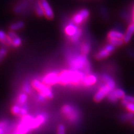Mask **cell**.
<instances>
[{
  "instance_id": "6da1fadb",
  "label": "cell",
  "mask_w": 134,
  "mask_h": 134,
  "mask_svg": "<svg viewBox=\"0 0 134 134\" xmlns=\"http://www.w3.org/2000/svg\"><path fill=\"white\" fill-rule=\"evenodd\" d=\"M67 62L70 69L83 72L85 75L92 73V65L88 57L81 53H70L67 57Z\"/></svg>"
},
{
  "instance_id": "7a4b0ae2",
  "label": "cell",
  "mask_w": 134,
  "mask_h": 134,
  "mask_svg": "<svg viewBox=\"0 0 134 134\" xmlns=\"http://www.w3.org/2000/svg\"><path fill=\"white\" fill-rule=\"evenodd\" d=\"M86 75L81 71L75 70H65L59 75L60 84L62 85H82V82Z\"/></svg>"
},
{
  "instance_id": "3957f363",
  "label": "cell",
  "mask_w": 134,
  "mask_h": 134,
  "mask_svg": "<svg viewBox=\"0 0 134 134\" xmlns=\"http://www.w3.org/2000/svg\"><path fill=\"white\" fill-rule=\"evenodd\" d=\"M61 112L65 115L68 122L71 124H78L81 119V113L76 105L66 104L61 109Z\"/></svg>"
},
{
  "instance_id": "277c9868",
  "label": "cell",
  "mask_w": 134,
  "mask_h": 134,
  "mask_svg": "<svg viewBox=\"0 0 134 134\" xmlns=\"http://www.w3.org/2000/svg\"><path fill=\"white\" fill-rule=\"evenodd\" d=\"M32 88L36 90L38 93H41L45 96L48 99H52L53 98V93L50 87L47 86L41 81L38 80H34L31 83Z\"/></svg>"
},
{
  "instance_id": "5b68a950",
  "label": "cell",
  "mask_w": 134,
  "mask_h": 134,
  "mask_svg": "<svg viewBox=\"0 0 134 134\" xmlns=\"http://www.w3.org/2000/svg\"><path fill=\"white\" fill-rule=\"evenodd\" d=\"M116 48L113 45L107 43L101 48H100L99 50L94 55L95 59L96 60H102L108 58L110 55L114 52Z\"/></svg>"
},
{
  "instance_id": "8992f818",
  "label": "cell",
  "mask_w": 134,
  "mask_h": 134,
  "mask_svg": "<svg viewBox=\"0 0 134 134\" xmlns=\"http://www.w3.org/2000/svg\"><path fill=\"white\" fill-rule=\"evenodd\" d=\"M125 96H126V93H125L124 90L121 88L117 87L115 90L110 91L106 98L109 103L115 104L117 103L119 99H122Z\"/></svg>"
},
{
  "instance_id": "52a82bcc",
  "label": "cell",
  "mask_w": 134,
  "mask_h": 134,
  "mask_svg": "<svg viewBox=\"0 0 134 134\" xmlns=\"http://www.w3.org/2000/svg\"><path fill=\"white\" fill-rule=\"evenodd\" d=\"M110 91L111 90L107 85H104L100 81V85H99V89L97 90L94 96V100L96 103H99L102 101L104 99L108 96Z\"/></svg>"
},
{
  "instance_id": "ba28073f",
  "label": "cell",
  "mask_w": 134,
  "mask_h": 134,
  "mask_svg": "<svg viewBox=\"0 0 134 134\" xmlns=\"http://www.w3.org/2000/svg\"><path fill=\"white\" fill-rule=\"evenodd\" d=\"M59 75L60 73L56 71L50 72V73H48V74L46 75L43 77L42 82L48 87L55 85L57 84H59Z\"/></svg>"
},
{
  "instance_id": "9c48e42d",
  "label": "cell",
  "mask_w": 134,
  "mask_h": 134,
  "mask_svg": "<svg viewBox=\"0 0 134 134\" xmlns=\"http://www.w3.org/2000/svg\"><path fill=\"white\" fill-rule=\"evenodd\" d=\"M99 79L100 81L104 85H107L111 91L117 88V83L114 78L106 72H103L99 75Z\"/></svg>"
},
{
  "instance_id": "30bf717a",
  "label": "cell",
  "mask_w": 134,
  "mask_h": 134,
  "mask_svg": "<svg viewBox=\"0 0 134 134\" xmlns=\"http://www.w3.org/2000/svg\"><path fill=\"white\" fill-rule=\"evenodd\" d=\"M47 114L46 113H41L38 114L35 118H34L32 121L31 125H30V129L32 130L38 128L42 125L46 123L47 120Z\"/></svg>"
},
{
  "instance_id": "8fae6325",
  "label": "cell",
  "mask_w": 134,
  "mask_h": 134,
  "mask_svg": "<svg viewBox=\"0 0 134 134\" xmlns=\"http://www.w3.org/2000/svg\"><path fill=\"white\" fill-rule=\"evenodd\" d=\"M38 4L42 8L44 16L48 19L51 20L54 18V13H53L52 8H51L49 3L47 0H39L38 1Z\"/></svg>"
},
{
  "instance_id": "7c38bea8",
  "label": "cell",
  "mask_w": 134,
  "mask_h": 134,
  "mask_svg": "<svg viewBox=\"0 0 134 134\" xmlns=\"http://www.w3.org/2000/svg\"><path fill=\"white\" fill-rule=\"evenodd\" d=\"M99 79V75L92 73L91 74L86 75L82 82V85L85 87L93 86L98 83Z\"/></svg>"
},
{
  "instance_id": "4fadbf2b",
  "label": "cell",
  "mask_w": 134,
  "mask_h": 134,
  "mask_svg": "<svg viewBox=\"0 0 134 134\" xmlns=\"http://www.w3.org/2000/svg\"><path fill=\"white\" fill-rule=\"evenodd\" d=\"M11 113L14 115H18V116L24 117L27 115L28 107L27 105L25 104L24 105H19L18 104H14L11 108Z\"/></svg>"
},
{
  "instance_id": "5bb4252c",
  "label": "cell",
  "mask_w": 134,
  "mask_h": 134,
  "mask_svg": "<svg viewBox=\"0 0 134 134\" xmlns=\"http://www.w3.org/2000/svg\"><path fill=\"white\" fill-rule=\"evenodd\" d=\"M124 38V32L122 29H112L107 34V39H120Z\"/></svg>"
},
{
  "instance_id": "9a60e30c",
  "label": "cell",
  "mask_w": 134,
  "mask_h": 134,
  "mask_svg": "<svg viewBox=\"0 0 134 134\" xmlns=\"http://www.w3.org/2000/svg\"><path fill=\"white\" fill-rule=\"evenodd\" d=\"M8 36L9 37L10 40H11V43H12L13 47L18 48L19 47L21 46L22 42V38L18 36L14 32L10 31L8 33Z\"/></svg>"
},
{
  "instance_id": "2e32d148",
  "label": "cell",
  "mask_w": 134,
  "mask_h": 134,
  "mask_svg": "<svg viewBox=\"0 0 134 134\" xmlns=\"http://www.w3.org/2000/svg\"><path fill=\"white\" fill-rule=\"evenodd\" d=\"M80 50L81 54L88 57L92 48L91 41L88 39L86 40V41H84L83 42L80 43Z\"/></svg>"
},
{
  "instance_id": "e0dca14e",
  "label": "cell",
  "mask_w": 134,
  "mask_h": 134,
  "mask_svg": "<svg viewBox=\"0 0 134 134\" xmlns=\"http://www.w3.org/2000/svg\"><path fill=\"white\" fill-rule=\"evenodd\" d=\"M78 29H79L78 26L75 25L74 23H73L71 21L69 24L65 26V33L67 36L71 38V37H73L77 32Z\"/></svg>"
},
{
  "instance_id": "ac0fdd59",
  "label": "cell",
  "mask_w": 134,
  "mask_h": 134,
  "mask_svg": "<svg viewBox=\"0 0 134 134\" xmlns=\"http://www.w3.org/2000/svg\"><path fill=\"white\" fill-rule=\"evenodd\" d=\"M134 34V24L133 23H130L129 24L127 27L126 31L124 32V43H129L131 41L132 36Z\"/></svg>"
},
{
  "instance_id": "d6986e66",
  "label": "cell",
  "mask_w": 134,
  "mask_h": 134,
  "mask_svg": "<svg viewBox=\"0 0 134 134\" xmlns=\"http://www.w3.org/2000/svg\"><path fill=\"white\" fill-rule=\"evenodd\" d=\"M86 21H87L83 16V15L80 13V11H78V12L75 13V14L72 16L71 22L78 26H80V25L85 24V23Z\"/></svg>"
},
{
  "instance_id": "ffe728a7",
  "label": "cell",
  "mask_w": 134,
  "mask_h": 134,
  "mask_svg": "<svg viewBox=\"0 0 134 134\" xmlns=\"http://www.w3.org/2000/svg\"><path fill=\"white\" fill-rule=\"evenodd\" d=\"M84 34V31L81 28H80L78 29L77 32L75 34L73 37H71L70 38V41L72 43H75V44H80V40L82 38V37L83 36Z\"/></svg>"
},
{
  "instance_id": "44dd1931",
  "label": "cell",
  "mask_w": 134,
  "mask_h": 134,
  "mask_svg": "<svg viewBox=\"0 0 134 134\" xmlns=\"http://www.w3.org/2000/svg\"><path fill=\"white\" fill-rule=\"evenodd\" d=\"M0 42L8 46L12 47L11 40L8 36V34H6L3 30L0 29Z\"/></svg>"
},
{
  "instance_id": "7402d4cb",
  "label": "cell",
  "mask_w": 134,
  "mask_h": 134,
  "mask_svg": "<svg viewBox=\"0 0 134 134\" xmlns=\"http://www.w3.org/2000/svg\"><path fill=\"white\" fill-rule=\"evenodd\" d=\"M99 11L100 15L101 16L102 19L104 21H109V11L105 6H100L99 8Z\"/></svg>"
},
{
  "instance_id": "603a6c76",
  "label": "cell",
  "mask_w": 134,
  "mask_h": 134,
  "mask_svg": "<svg viewBox=\"0 0 134 134\" xmlns=\"http://www.w3.org/2000/svg\"><path fill=\"white\" fill-rule=\"evenodd\" d=\"M28 2L26 1H23L19 3L18 4H17L16 6H15L14 11L16 14H20V13L23 12V11H24L25 9H26L27 7L28 6Z\"/></svg>"
},
{
  "instance_id": "cb8c5ba5",
  "label": "cell",
  "mask_w": 134,
  "mask_h": 134,
  "mask_svg": "<svg viewBox=\"0 0 134 134\" xmlns=\"http://www.w3.org/2000/svg\"><path fill=\"white\" fill-rule=\"evenodd\" d=\"M28 99V96L27 94L24 93H22L19 94V96H18L16 100V104L19 105H24L26 104L27 101Z\"/></svg>"
},
{
  "instance_id": "d4e9b609",
  "label": "cell",
  "mask_w": 134,
  "mask_h": 134,
  "mask_svg": "<svg viewBox=\"0 0 134 134\" xmlns=\"http://www.w3.org/2000/svg\"><path fill=\"white\" fill-rule=\"evenodd\" d=\"M25 27V23L23 21H18L13 23L10 26L9 29L11 31H16L23 29Z\"/></svg>"
},
{
  "instance_id": "484cf974",
  "label": "cell",
  "mask_w": 134,
  "mask_h": 134,
  "mask_svg": "<svg viewBox=\"0 0 134 134\" xmlns=\"http://www.w3.org/2000/svg\"><path fill=\"white\" fill-rule=\"evenodd\" d=\"M134 118V114L128 112V113H125L122 114L120 115L119 120L122 122H126L129 121V120H132Z\"/></svg>"
},
{
  "instance_id": "4316f807",
  "label": "cell",
  "mask_w": 134,
  "mask_h": 134,
  "mask_svg": "<svg viewBox=\"0 0 134 134\" xmlns=\"http://www.w3.org/2000/svg\"><path fill=\"white\" fill-rule=\"evenodd\" d=\"M122 105L124 107H125V105L130 103H133L134 104V96H130V95H126L124 98L122 99Z\"/></svg>"
},
{
  "instance_id": "83f0119b",
  "label": "cell",
  "mask_w": 134,
  "mask_h": 134,
  "mask_svg": "<svg viewBox=\"0 0 134 134\" xmlns=\"http://www.w3.org/2000/svg\"><path fill=\"white\" fill-rule=\"evenodd\" d=\"M107 42H108V43L113 45V46L115 47L116 48L118 47H121L124 44V42L123 40L120 39H108Z\"/></svg>"
},
{
  "instance_id": "f1b7e54d",
  "label": "cell",
  "mask_w": 134,
  "mask_h": 134,
  "mask_svg": "<svg viewBox=\"0 0 134 134\" xmlns=\"http://www.w3.org/2000/svg\"><path fill=\"white\" fill-rule=\"evenodd\" d=\"M10 124L11 123L8 120H3L0 122V134H4Z\"/></svg>"
},
{
  "instance_id": "f546056e",
  "label": "cell",
  "mask_w": 134,
  "mask_h": 134,
  "mask_svg": "<svg viewBox=\"0 0 134 134\" xmlns=\"http://www.w3.org/2000/svg\"><path fill=\"white\" fill-rule=\"evenodd\" d=\"M32 88H33L31 84L28 83V82H25L24 85H23V88H22V89H23V93H26L27 94H31L32 93Z\"/></svg>"
},
{
  "instance_id": "4dcf8cb0",
  "label": "cell",
  "mask_w": 134,
  "mask_h": 134,
  "mask_svg": "<svg viewBox=\"0 0 134 134\" xmlns=\"http://www.w3.org/2000/svg\"><path fill=\"white\" fill-rule=\"evenodd\" d=\"M35 10H36V14L37 15L38 17H43L44 16V13H43V9L42 8L40 4H38V3L37 2V3H36V6H35Z\"/></svg>"
},
{
  "instance_id": "1f68e13d",
  "label": "cell",
  "mask_w": 134,
  "mask_h": 134,
  "mask_svg": "<svg viewBox=\"0 0 134 134\" xmlns=\"http://www.w3.org/2000/svg\"><path fill=\"white\" fill-rule=\"evenodd\" d=\"M7 50L5 48H0V60H3L7 55Z\"/></svg>"
},
{
  "instance_id": "d6a6232c",
  "label": "cell",
  "mask_w": 134,
  "mask_h": 134,
  "mask_svg": "<svg viewBox=\"0 0 134 134\" xmlns=\"http://www.w3.org/2000/svg\"><path fill=\"white\" fill-rule=\"evenodd\" d=\"M57 134H65V127L64 125L60 124L57 129Z\"/></svg>"
},
{
  "instance_id": "836d02e7",
  "label": "cell",
  "mask_w": 134,
  "mask_h": 134,
  "mask_svg": "<svg viewBox=\"0 0 134 134\" xmlns=\"http://www.w3.org/2000/svg\"><path fill=\"white\" fill-rule=\"evenodd\" d=\"M47 99V98L45 96H43V94H42L41 93H38L37 96V100H38L40 103H44Z\"/></svg>"
},
{
  "instance_id": "e575fe53",
  "label": "cell",
  "mask_w": 134,
  "mask_h": 134,
  "mask_svg": "<svg viewBox=\"0 0 134 134\" xmlns=\"http://www.w3.org/2000/svg\"><path fill=\"white\" fill-rule=\"evenodd\" d=\"M125 108H126V109L128 110L129 112L134 114V104L133 103L125 105Z\"/></svg>"
},
{
  "instance_id": "d590c367",
  "label": "cell",
  "mask_w": 134,
  "mask_h": 134,
  "mask_svg": "<svg viewBox=\"0 0 134 134\" xmlns=\"http://www.w3.org/2000/svg\"><path fill=\"white\" fill-rule=\"evenodd\" d=\"M127 55L129 56V57L132 59L134 60V50L132 48H129L127 50Z\"/></svg>"
},
{
  "instance_id": "8d00e7d4",
  "label": "cell",
  "mask_w": 134,
  "mask_h": 134,
  "mask_svg": "<svg viewBox=\"0 0 134 134\" xmlns=\"http://www.w3.org/2000/svg\"><path fill=\"white\" fill-rule=\"evenodd\" d=\"M132 23L134 24V6L133 7V9L132 10Z\"/></svg>"
},
{
  "instance_id": "74e56055",
  "label": "cell",
  "mask_w": 134,
  "mask_h": 134,
  "mask_svg": "<svg viewBox=\"0 0 134 134\" xmlns=\"http://www.w3.org/2000/svg\"><path fill=\"white\" fill-rule=\"evenodd\" d=\"M131 124H132V125H134V119H133V120H132V121H131Z\"/></svg>"
},
{
  "instance_id": "f35d334b",
  "label": "cell",
  "mask_w": 134,
  "mask_h": 134,
  "mask_svg": "<svg viewBox=\"0 0 134 134\" xmlns=\"http://www.w3.org/2000/svg\"><path fill=\"white\" fill-rule=\"evenodd\" d=\"M26 134H31V133H26Z\"/></svg>"
},
{
  "instance_id": "ab89813d",
  "label": "cell",
  "mask_w": 134,
  "mask_h": 134,
  "mask_svg": "<svg viewBox=\"0 0 134 134\" xmlns=\"http://www.w3.org/2000/svg\"><path fill=\"white\" fill-rule=\"evenodd\" d=\"M37 1H39V0H37Z\"/></svg>"
},
{
  "instance_id": "60d3db41",
  "label": "cell",
  "mask_w": 134,
  "mask_h": 134,
  "mask_svg": "<svg viewBox=\"0 0 134 134\" xmlns=\"http://www.w3.org/2000/svg\"><path fill=\"white\" fill-rule=\"evenodd\" d=\"M0 62H1V60H0Z\"/></svg>"
},
{
  "instance_id": "b9f144b4",
  "label": "cell",
  "mask_w": 134,
  "mask_h": 134,
  "mask_svg": "<svg viewBox=\"0 0 134 134\" xmlns=\"http://www.w3.org/2000/svg\"><path fill=\"white\" fill-rule=\"evenodd\" d=\"M11 134H14V133H11Z\"/></svg>"
},
{
  "instance_id": "7bdbcfd3",
  "label": "cell",
  "mask_w": 134,
  "mask_h": 134,
  "mask_svg": "<svg viewBox=\"0 0 134 134\" xmlns=\"http://www.w3.org/2000/svg\"><path fill=\"white\" fill-rule=\"evenodd\" d=\"M133 6H134V5H133Z\"/></svg>"
}]
</instances>
